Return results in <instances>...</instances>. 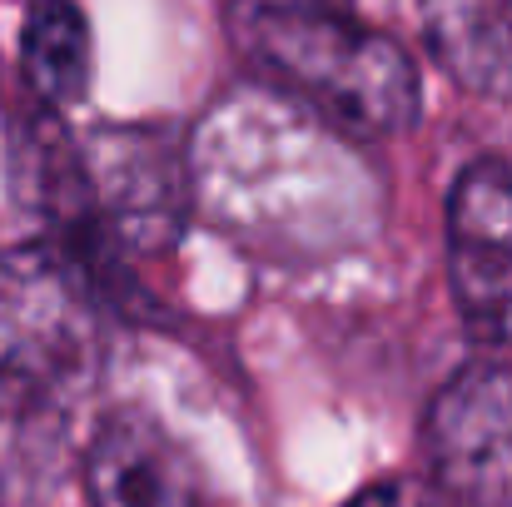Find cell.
Returning a JSON list of instances; mask_svg holds the SVG:
<instances>
[{"instance_id": "8", "label": "cell", "mask_w": 512, "mask_h": 507, "mask_svg": "<svg viewBox=\"0 0 512 507\" xmlns=\"http://www.w3.org/2000/svg\"><path fill=\"white\" fill-rule=\"evenodd\" d=\"M343 507H438V498L413 478H388V483H373V488L353 493Z\"/></svg>"}, {"instance_id": "2", "label": "cell", "mask_w": 512, "mask_h": 507, "mask_svg": "<svg viewBox=\"0 0 512 507\" xmlns=\"http://www.w3.org/2000/svg\"><path fill=\"white\" fill-rule=\"evenodd\" d=\"M254 65L348 135H398L418 120L423 90L408 50L383 30L358 25L329 0L239 10Z\"/></svg>"}, {"instance_id": "1", "label": "cell", "mask_w": 512, "mask_h": 507, "mask_svg": "<svg viewBox=\"0 0 512 507\" xmlns=\"http://www.w3.org/2000/svg\"><path fill=\"white\" fill-rule=\"evenodd\" d=\"M319 115H299L284 95H234L214 105L194 140V184L214 224H234L259 244L348 234V214H368V184L343 165Z\"/></svg>"}, {"instance_id": "3", "label": "cell", "mask_w": 512, "mask_h": 507, "mask_svg": "<svg viewBox=\"0 0 512 507\" xmlns=\"http://www.w3.org/2000/svg\"><path fill=\"white\" fill-rule=\"evenodd\" d=\"M423 453L443 493L468 507H512V368L453 373L423 418Z\"/></svg>"}, {"instance_id": "7", "label": "cell", "mask_w": 512, "mask_h": 507, "mask_svg": "<svg viewBox=\"0 0 512 507\" xmlns=\"http://www.w3.org/2000/svg\"><path fill=\"white\" fill-rule=\"evenodd\" d=\"M25 85L40 105L65 110L90 90V25L75 0H35L20 35Z\"/></svg>"}, {"instance_id": "9", "label": "cell", "mask_w": 512, "mask_h": 507, "mask_svg": "<svg viewBox=\"0 0 512 507\" xmlns=\"http://www.w3.org/2000/svg\"><path fill=\"white\" fill-rule=\"evenodd\" d=\"M274 5H304V0H234V10H274Z\"/></svg>"}, {"instance_id": "5", "label": "cell", "mask_w": 512, "mask_h": 507, "mask_svg": "<svg viewBox=\"0 0 512 507\" xmlns=\"http://www.w3.org/2000/svg\"><path fill=\"white\" fill-rule=\"evenodd\" d=\"M95 507H194V473L184 448L145 413H110L85 458Z\"/></svg>"}, {"instance_id": "6", "label": "cell", "mask_w": 512, "mask_h": 507, "mask_svg": "<svg viewBox=\"0 0 512 507\" xmlns=\"http://www.w3.org/2000/svg\"><path fill=\"white\" fill-rule=\"evenodd\" d=\"M423 35L448 80L512 105V0H423Z\"/></svg>"}, {"instance_id": "4", "label": "cell", "mask_w": 512, "mask_h": 507, "mask_svg": "<svg viewBox=\"0 0 512 507\" xmlns=\"http://www.w3.org/2000/svg\"><path fill=\"white\" fill-rule=\"evenodd\" d=\"M448 274L463 324L488 343H512V169L478 160L448 199Z\"/></svg>"}]
</instances>
